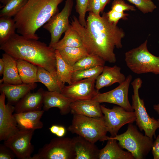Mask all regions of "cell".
Wrapping results in <instances>:
<instances>
[{"instance_id": "17", "label": "cell", "mask_w": 159, "mask_h": 159, "mask_svg": "<svg viewBox=\"0 0 159 159\" xmlns=\"http://www.w3.org/2000/svg\"><path fill=\"white\" fill-rule=\"evenodd\" d=\"M121 68L117 65L111 67L104 66L102 72L97 78L95 88L98 91L102 88L115 83L121 84L125 80V75L121 73Z\"/></svg>"}, {"instance_id": "21", "label": "cell", "mask_w": 159, "mask_h": 159, "mask_svg": "<svg viewBox=\"0 0 159 159\" xmlns=\"http://www.w3.org/2000/svg\"><path fill=\"white\" fill-rule=\"evenodd\" d=\"M43 110L14 114L20 129L33 130L42 128L43 124L40 119L44 112Z\"/></svg>"}, {"instance_id": "39", "label": "cell", "mask_w": 159, "mask_h": 159, "mask_svg": "<svg viewBox=\"0 0 159 159\" xmlns=\"http://www.w3.org/2000/svg\"><path fill=\"white\" fill-rule=\"evenodd\" d=\"M151 150L153 159H159V135L153 141Z\"/></svg>"}, {"instance_id": "29", "label": "cell", "mask_w": 159, "mask_h": 159, "mask_svg": "<svg viewBox=\"0 0 159 159\" xmlns=\"http://www.w3.org/2000/svg\"><path fill=\"white\" fill-rule=\"evenodd\" d=\"M15 21L11 17H0V44L6 42L15 33Z\"/></svg>"}, {"instance_id": "42", "label": "cell", "mask_w": 159, "mask_h": 159, "mask_svg": "<svg viewBox=\"0 0 159 159\" xmlns=\"http://www.w3.org/2000/svg\"><path fill=\"white\" fill-rule=\"evenodd\" d=\"M111 0H100L101 12H103L106 6Z\"/></svg>"}, {"instance_id": "15", "label": "cell", "mask_w": 159, "mask_h": 159, "mask_svg": "<svg viewBox=\"0 0 159 159\" xmlns=\"http://www.w3.org/2000/svg\"><path fill=\"white\" fill-rule=\"evenodd\" d=\"M74 101L61 92L44 90L43 110L47 111L52 107H57L61 115H65L70 111V105Z\"/></svg>"}, {"instance_id": "9", "label": "cell", "mask_w": 159, "mask_h": 159, "mask_svg": "<svg viewBox=\"0 0 159 159\" xmlns=\"http://www.w3.org/2000/svg\"><path fill=\"white\" fill-rule=\"evenodd\" d=\"M100 107L107 131L111 137L117 135L119 130L124 125L132 124L135 121L136 117L134 111H127L119 106H114L112 109L107 108L102 105Z\"/></svg>"}, {"instance_id": "35", "label": "cell", "mask_w": 159, "mask_h": 159, "mask_svg": "<svg viewBox=\"0 0 159 159\" xmlns=\"http://www.w3.org/2000/svg\"><path fill=\"white\" fill-rule=\"evenodd\" d=\"M111 9L119 12L136 10L134 6L126 3L123 0H114L112 3Z\"/></svg>"}, {"instance_id": "7", "label": "cell", "mask_w": 159, "mask_h": 159, "mask_svg": "<svg viewBox=\"0 0 159 159\" xmlns=\"http://www.w3.org/2000/svg\"><path fill=\"white\" fill-rule=\"evenodd\" d=\"M143 82L139 77L135 78L131 83L133 89L132 95V106L136 116V124L140 131L143 130L145 135L153 139L156 130L159 128V122L154 117H150L145 107L143 99L140 98L139 90Z\"/></svg>"}, {"instance_id": "26", "label": "cell", "mask_w": 159, "mask_h": 159, "mask_svg": "<svg viewBox=\"0 0 159 159\" xmlns=\"http://www.w3.org/2000/svg\"><path fill=\"white\" fill-rule=\"evenodd\" d=\"M57 80L61 83L71 84V79L74 71L73 67L67 64L62 59L58 50H55Z\"/></svg>"}, {"instance_id": "20", "label": "cell", "mask_w": 159, "mask_h": 159, "mask_svg": "<svg viewBox=\"0 0 159 159\" xmlns=\"http://www.w3.org/2000/svg\"><path fill=\"white\" fill-rule=\"evenodd\" d=\"M99 102L93 100L76 101L70 105L73 114L82 115L88 117L100 118L103 117Z\"/></svg>"}, {"instance_id": "5", "label": "cell", "mask_w": 159, "mask_h": 159, "mask_svg": "<svg viewBox=\"0 0 159 159\" xmlns=\"http://www.w3.org/2000/svg\"><path fill=\"white\" fill-rule=\"evenodd\" d=\"M118 141L122 148L126 149L135 159L145 158L151 150L153 139L139 131L132 123L128 124L126 131L114 137H109Z\"/></svg>"}, {"instance_id": "41", "label": "cell", "mask_w": 159, "mask_h": 159, "mask_svg": "<svg viewBox=\"0 0 159 159\" xmlns=\"http://www.w3.org/2000/svg\"><path fill=\"white\" fill-rule=\"evenodd\" d=\"M66 130L65 128L62 126H60L59 130L56 135L59 137H63L65 134Z\"/></svg>"}, {"instance_id": "4", "label": "cell", "mask_w": 159, "mask_h": 159, "mask_svg": "<svg viewBox=\"0 0 159 159\" xmlns=\"http://www.w3.org/2000/svg\"><path fill=\"white\" fill-rule=\"evenodd\" d=\"M68 130L95 143L105 140L107 132L103 117L95 118L73 114ZM104 117V116H103Z\"/></svg>"}, {"instance_id": "19", "label": "cell", "mask_w": 159, "mask_h": 159, "mask_svg": "<svg viewBox=\"0 0 159 159\" xmlns=\"http://www.w3.org/2000/svg\"><path fill=\"white\" fill-rule=\"evenodd\" d=\"M37 87L36 83L11 85L3 83L0 84V92L5 93L8 102L13 105L16 104L25 95Z\"/></svg>"}, {"instance_id": "1", "label": "cell", "mask_w": 159, "mask_h": 159, "mask_svg": "<svg viewBox=\"0 0 159 159\" xmlns=\"http://www.w3.org/2000/svg\"><path fill=\"white\" fill-rule=\"evenodd\" d=\"M84 27L73 16L71 23L80 35L83 47L89 54L97 55L105 62L115 63L114 49L122 47V39L125 36L123 30L110 22L105 12L101 16L89 12Z\"/></svg>"}, {"instance_id": "30", "label": "cell", "mask_w": 159, "mask_h": 159, "mask_svg": "<svg viewBox=\"0 0 159 159\" xmlns=\"http://www.w3.org/2000/svg\"><path fill=\"white\" fill-rule=\"evenodd\" d=\"M105 61L97 55L89 54L77 62L73 66L74 71L104 66Z\"/></svg>"}, {"instance_id": "10", "label": "cell", "mask_w": 159, "mask_h": 159, "mask_svg": "<svg viewBox=\"0 0 159 159\" xmlns=\"http://www.w3.org/2000/svg\"><path fill=\"white\" fill-rule=\"evenodd\" d=\"M73 5V0H66L62 10L52 16L43 26V28L50 34L49 47H52L59 41L62 34L65 32L70 25L69 18Z\"/></svg>"}, {"instance_id": "34", "label": "cell", "mask_w": 159, "mask_h": 159, "mask_svg": "<svg viewBox=\"0 0 159 159\" xmlns=\"http://www.w3.org/2000/svg\"><path fill=\"white\" fill-rule=\"evenodd\" d=\"M89 0H76L75 9L78 14V20L82 26L85 27L86 24L85 19L87 12Z\"/></svg>"}, {"instance_id": "12", "label": "cell", "mask_w": 159, "mask_h": 159, "mask_svg": "<svg viewBox=\"0 0 159 159\" xmlns=\"http://www.w3.org/2000/svg\"><path fill=\"white\" fill-rule=\"evenodd\" d=\"M128 75L124 82L114 89L103 93L99 92L92 100L100 103L106 102L116 104L127 111H134L128 98L130 84L132 79Z\"/></svg>"}, {"instance_id": "33", "label": "cell", "mask_w": 159, "mask_h": 159, "mask_svg": "<svg viewBox=\"0 0 159 159\" xmlns=\"http://www.w3.org/2000/svg\"><path fill=\"white\" fill-rule=\"evenodd\" d=\"M143 14L152 12L157 8L152 0H127Z\"/></svg>"}, {"instance_id": "14", "label": "cell", "mask_w": 159, "mask_h": 159, "mask_svg": "<svg viewBox=\"0 0 159 159\" xmlns=\"http://www.w3.org/2000/svg\"><path fill=\"white\" fill-rule=\"evenodd\" d=\"M6 95L1 92L0 95V141L5 140L20 130L14 115L15 107L8 102L5 103Z\"/></svg>"}, {"instance_id": "47", "label": "cell", "mask_w": 159, "mask_h": 159, "mask_svg": "<svg viewBox=\"0 0 159 159\" xmlns=\"http://www.w3.org/2000/svg\"></svg>"}, {"instance_id": "36", "label": "cell", "mask_w": 159, "mask_h": 159, "mask_svg": "<svg viewBox=\"0 0 159 159\" xmlns=\"http://www.w3.org/2000/svg\"><path fill=\"white\" fill-rule=\"evenodd\" d=\"M106 13L109 21L116 25L120 19H127L128 15L124 12H118L111 9Z\"/></svg>"}, {"instance_id": "18", "label": "cell", "mask_w": 159, "mask_h": 159, "mask_svg": "<svg viewBox=\"0 0 159 159\" xmlns=\"http://www.w3.org/2000/svg\"><path fill=\"white\" fill-rule=\"evenodd\" d=\"M72 138L75 159H98L100 150L95 143L79 135Z\"/></svg>"}, {"instance_id": "27", "label": "cell", "mask_w": 159, "mask_h": 159, "mask_svg": "<svg viewBox=\"0 0 159 159\" xmlns=\"http://www.w3.org/2000/svg\"><path fill=\"white\" fill-rule=\"evenodd\" d=\"M37 77L39 82L44 85L48 91L61 93L64 85L60 82L48 71L42 67L38 66Z\"/></svg>"}, {"instance_id": "40", "label": "cell", "mask_w": 159, "mask_h": 159, "mask_svg": "<svg viewBox=\"0 0 159 159\" xmlns=\"http://www.w3.org/2000/svg\"><path fill=\"white\" fill-rule=\"evenodd\" d=\"M60 127V125H52L49 129L51 133L56 135L59 130Z\"/></svg>"}, {"instance_id": "22", "label": "cell", "mask_w": 159, "mask_h": 159, "mask_svg": "<svg viewBox=\"0 0 159 159\" xmlns=\"http://www.w3.org/2000/svg\"><path fill=\"white\" fill-rule=\"evenodd\" d=\"M107 141L105 146L100 150L98 159H134L129 152L123 150L117 140L107 136Z\"/></svg>"}, {"instance_id": "45", "label": "cell", "mask_w": 159, "mask_h": 159, "mask_svg": "<svg viewBox=\"0 0 159 159\" xmlns=\"http://www.w3.org/2000/svg\"><path fill=\"white\" fill-rule=\"evenodd\" d=\"M9 0H0V2L2 4V6H0V8H2Z\"/></svg>"}, {"instance_id": "31", "label": "cell", "mask_w": 159, "mask_h": 159, "mask_svg": "<svg viewBox=\"0 0 159 159\" xmlns=\"http://www.w3.org/2000/svg\"><path fill=\"white\" fill-rule=\"evenodd\" d=\"M27 0H10L1 9L0 17L14 16L26 3Z\"/></svg>"}, {"instance_id": "16", "label": "cell", "mask_w": 159, "mask_h": 159, "mask_svg": "<svg viewBox=\"0 0 159 159\" xmlns=\"http://www.w3.org/2000/svg\"><path fill=\"white\" fill-rule=\"evenodd\" d=\"M44 91L40 88L35 92H30L26 94L15 105V113L41 110L43 106Z\"/></svg>"}, {"instance_id": "3", "label": "cell", "mask_w": 159, "mask_h": 159, "mask_svg": "<svg viewBox=\"0 0 159 159\" xmlns=\"http://www.w3.org/2000/svg\"><path fill=\"white\" fill-rule=\"evenodd\" d=\"M64 0H27L14 16L17 32L25 38L38 40L36 32L59 12V5Z\"/></svg>"}, {"instance_id": "24", "label": "cell", "mask_w": 159, "mask_h": 159, "mask_svg": "<svg viewBox=\"0 0 159 159\" xmlns=\"http://www.w3.org/2000/svg\"><path fill=\"white\" fill-rule=\"evenodd\" d=\"M16 60L18 72L23 83L39 82L37 77V66L24 60Z\"/></svg>"}, {"instance_id": "8", "label": "cell", "mask_w": 159, "mask_h": 159, "mask_svg": "<svg viewBox=\"0 0 159 159\" xmlns=\"http://www.w3.org/2000/svg\"><path fill=\"white\" fill-rule=\"evenodd\" d=\"M73 139L59 137L52 139L39 149L31 159H75Z\"/></svg>"}, {"instance_id": "28", "label": "cell", "mask_w": 159, "mask_h": 159, "mask_svg": "<svg viewBox=\"0 0 159 159\" xmlns=\"http://www.w3.org/2000/svg\"><path fill=\"white\" fill-rule=\"evenodd\" d=\"M58 50L64 60L72 66L89 54L86 49L84 47H68Z\"/></svg>"}, {"instance_id": "23", "label": "cell", "mask_w": 159, "mask_h": 159, "mask_svg": "<svg viewBox=\"0 0 159 159\" xmlns=\"http://www.w3.org/2000/svg\"><path fill=\"white\" fill-rule=\"evenodd\" d=\"M2 59L4 63L3 77L0 83L11 85L23 83L17 68L16 60L11 56L5 53L2 54Z\"/></svg>"}, {"instance_id": "44", "label": "cell", "mask_w": 159, "mask_h": 159, "mask_svg": "<svg viewBox=\"0 0 159 159\" xmlns=\"http://www.w3.org/2000/svg\"><path fill=\"white\" fill-rule=\"evenodd\" d=\"M153 108L154 110L159 114V103L154 105L153 106Z\"/></svg>"}, {"instance_id": "46", "label": "cell", "mask_w": 159, "mask_h": 159, "mask_svg": "<svg viewBox=\"0 0 159 159\" xmlns=\"http://www.w3.org/2000/svg\"><path fill=\"white\" fill-rule=\"evenodd\" d=\"M158 121L159 122V119H158Z\"/></svg>"}, {"instance_id": "11", "label": "cell", "mask_w": 159, "mask_h": 159, "mask_svg": "<svg viewBox=\"0 0 159 159\" xmlns=\"http://www.w3.org/2000/svg\"><path fill=\"white\" fill-rule=\"evenodd\" d=\"M34 130L20 129L4 141V144L10 148L19 159H31L34 147L31 140Z\"/></svg>"}, {"instance_id": "6", "label": "cell", "mask_w": 159, "mask_h": 159, "mask_svg": "<svg viewBox=\"0 0 159 159\" xmlns=\"http://www.w3.org/2000/svg\"><path fill=\"white\" fill-rule=\"evenodd\" d=\"M147 43L146 40L139 46L125 53L126 64L135 74L152 73L159 74V57L150 52L147 48Z\"/></svg>"}, {"instance_id": "32", "label": "cell", "mask_w": 159, "mask_h": 159, "mask_svg": "<svg viewBox=\"0 0 159 159\" xmlns=\"http://www.w3.org/2000/svg\"><path fill=\"white\" fill-rule=\"evenodd\" d=\"M104 66H97L92 68L74 71L71 79L72 83L84 79L97 77L102 72Z\"/></svg>"}, {"instance_id": "38", "label": "cell", "mask_w": 159, "mask_h": 159, "mask_svg": "<svg viewBox=\"0 0 159 159\" xmlns=\"http://www.w3.org/2000/svg\"><path fill=\"white\" fill-rule=\"evenodd\" d=\"M16 157L15 154L9 148L4 144L0 145V159H13Z\"/></svg>"}, {"instance_id": "13", "label": "cell", "mask_w": 159, "mask_h": 159, "mask_svg": "<svg viewBox=\"0 0 159 159\" xmlns=\"http://www.w3.org/2000/svg\"><path fill=\"white\" fill-rule=\"evenodd\" d=\"M97 78L84 79L64 86L61 93L74 101L92 100L99 92L95 88Z\"/></svg>"}, {"instance_id": "25", "label": "cell", "mask_w": 159, "mask_h": 159, "mask_svg": "<svg viewBox=\"0 0 159 159\" xmlns=\"http://www.w3.org/2000/svg\"><path fill=\"white\" fill-rule=\"evenodd\" d=\"M68 47H84L80 35L71 24L64 32L63 38L52 47L55 50H59Z\"/></svg>"}, {"instance_id": "37", "label": "cell", "mask_w": 159, "mask_h": 159, "mask_svg": "<svg viewBox=\"0 0 159 159\" xmlns=\"http://www.w3.org/2000/svg\"><path fill=\"white\" fill-rule=\"evenodd\" d=\"M87 12L92 13L97 16L100 15V0H89Z\"/></svg>"}, {"instance_id": "43", "label": "cell", "mask_w": 159, "mask_h": 159, "mask_svg": "<svg viewBox=\"0 0 159 159\" xmlns=\"http://www.w3.org/2000/svg\"><path fill=\"white\" fill-rule=\"evenodd\" d=\"M4 67V63L2 58L0 59V75L3 74Z\"/></svg>"}, {"instance_id": "2", "label": "cell", "mask_w": 159, "mask_h": 159, "mask_svg": "<svg viewBox=\"0 0 159 159\" xmlns=\"http://www.w3.org/2000/svg\"><path fill=\"white\" fill-rule=\"evenodd\" d=\"M0 49L16 60H24L44 68L57 79L55 50L45 43L15 33L0 44Z\"/></svg>"}]
</instances>
